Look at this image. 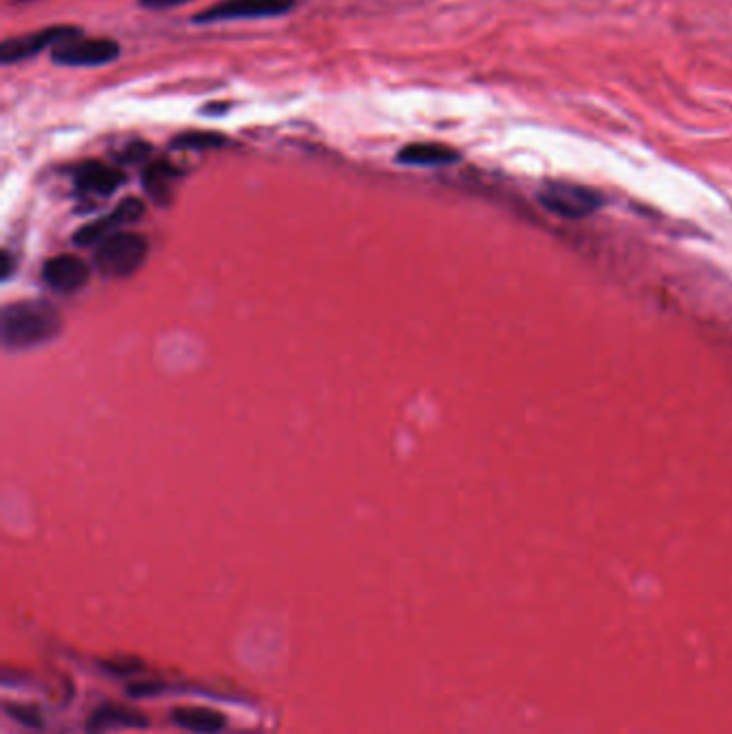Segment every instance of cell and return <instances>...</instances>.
I'll use <instances>...</instances> for the list:
<instances>
[{"mask_svg":"<svg viewBox=\"0 0 732 734\" xmlns=\"http://www.w3.org/2000/svg\"><path fill=\"white\" fill-rule=\"evenodd\" d=\"M63 327L61 314L46 301L9 303L0 314V337L9 350H26L50 342Z\"/></svg>","mask_w":732,"mask_h":734,"instance_id":"cell-1","label":"cell"},{"mask_svg":"<svg viewBox=\"0 0 732 734\" xmlns=\"http://www.w3.org/2000/svg\"><path fill=\"white\" fill-rule=\"evenodd\" d=\"M149 254V241L138 232H116L104 239L97 249L93 262L101 275L106 277H127L136 273Z\"/></svg>","mask_w":732,"mask_h":734,"instance_id":"cell-2","label":"cell"},{"mask_svg":"<svg viewBox=\"0 0 732 734\" xmlns=\"http://www.w3.org/2000/svg\"><path fill=\"white\" fill-rule=\"evenodd\" d=\"M539 202L554 215L578 219L595 213L604 204V198L589 187L552 181L541 187Z\"/></svg>","mask_w":732,"mask_h":734,"instance_id":"cell-3","label":"cell"},{"mask_svg":"<svg viewBox=\"0 0 732 734\" xmlns=\"http://www.w3.org/2000/svg\"><path fill=\"white\" fill-rule=\"evenodd\" d=\"M121 54L119 43L112 39L73 37L52 52V61L63 67H104Z\"/></svg>","mask_w":732,"mask_h":734,"instance_id":"cell-4","label":"cell"},{"mask_svg":"<svg viewBox=\"0 0 732 734\" xmlns=\"http://www.w3.org/2000/svg\"><path fill=\"white\" fill-rule=\"evenodd\" d=\"M295 0H224L202 11L196 22H232V20H256V18H277L284 16Z\"/></svg>","mask_w":732,"mask_h":734,"instance_id":"cell-5","label":"cell"},{"mask_svg":"<svg viewBox=\"0 0 732 734\" xmlns=\"http://www.w3.org/2000/svg\"><path fill=\"white\" fill-rule=\"evenodd\" d=\"M142 215H144V202L140 198H125L121 204H116V207L106 217L97 219V222L93 224L82 226L76 232V237H73V243L80 247H91L95 243L99 245L101 241L112 237V234H116L121 228L129 224H136L138 219H142Z\"/></svg>","mask_w":732,"mask_h":734,"instance_id":"cell-6","label":"cell"},{"mask_svg":"<svg viewBox=\"0 0 732 734\" xmlns=\"http://www.w3.org/2000/svg\"><path fill=\"white\" fill-rule=\"evenodd\" d=\"M78 35H80L78 28L54 26V28H46V31H37L31 35L18 37V39H9L3 43V48H0V61H3V65L26 61V58L39 54L41 50H46V48L54 50L56 46H61V43L78 37Z\"/></svg>","mask_w":732,"mask_h":734,"instance_id":"cell-7","label":"cell"},{"mask_svg":"<svg viewBox=\"0 0 732 734\" xmlns=\"http://www.w3.org/2000/svg\"><path fill=\"white\" fill-rule=\"evenodd\" d=\"M43 280L52 290L69 295V292H76L89 282V264L73 254L54 256L43 267Z\"/></svg>","mask_w":732,"mask_h":734,"instance_id":"cell-8","label":"cell"},{"mask_svg":"<svg viewBox=\"0 0 732 734\" xmlns=\"http://www.w3.org/2000/svg\"><path fill=\"white\" fill-rule=\"evenodd\" d=\"M76 183L86 194H97V196H108L114 194L125 183V174L112 166L99 164V161H89L84 164L78 174Z\"/></svg>","mask_w":732,"mask_h":734,"instance_id":"cell-9","label":"cell"},{"mask_svg":"<svg viewBox=\"0 0 732 734\" xmlns=\"http://www.w3.org/2000/svg\"><path fill=\"white\" fill-rule=\"evenodd\" d=\"M149 726V717L134 707H125V704H104L91 717L89 730L93 734L106 732L110 728H146Z\"/></svg>","mask_w":732,"mask_h":734,"instance_id":"cell-10","label":"cell"},{"mask_svg":"<svg viewBox=\"0 0 732 734\" xmlns=\"http://www.w3.org/2000/svg\"><path fill=\"white\" fill-rule=\"evenodd\" d=\"M458 159H460L458 151L436 142L408 144L398 153V161L406 166H447Z\"/></svg>","mask_w":732,"mask_h":734,"instance_id":"cell-11","label":"cell"},{"mask_svg":"<svg viewBox=\"0 0 732 734\" xmlns=\"http://www.w3.org/2000/svg\"><path fill=\"white\" fill-rule=\"evenodd\" d=\"M170 717L177 726L198 734H215L226 726V715L209 707H174Z\"/></svg>","mask_w":732,"mask_h":734,"instance_id":"cell-12","label":"cell"},{"mask_svg":"<svg viewBox=\"0 0 732 734\" xmlns=\"http://www.w3.org/2000/svg\"><path fill=\"white\" fill-rule=\"evenodd\" d=\"M174 176H177V170L166 164V161H155V164L146 166V170L142 172V185L146 189V194L159 204H168L170 185Z\"/></svg>","mask_w":732,"mask_h":734,"instance_id":"cell-13","label":"cell"},{"mask_svg":"<svg viewBox=\"0 0 732 734\" xmlns=\"http://www.w3.org/2000/svg\"><path fill=\"white\" fill-rule=\"evenodd\" d=\"M228 144V138L222 134H213V131H189V134H181L177 140L172 142L174 149L183 151H213L222 149Z\"/></svg>","mask_w":732,"mask_h":734,"instance_id":"cell-14","label":"cell"},{"mask_svg":"<svg viewBox=\"0 0 732 734\" xmlns=\"http://www.w3.org/2000/svg\"><path fill=\"white\" fill-rule=\"evenodd\" d=\"M7 713L16 719V722L20 724H26V726H39L41 724V717L35 709H26V707H7Z\"/></svg>","mask_w":732,"mask_h":734,"instance_id":"cell-15","label":"cell"},{"mask_svg":"<svg viewBox=\"0 0 732 734\" xmlns=\"http://www.w3.org/2000/svg\"><path fill=\"white\" fill-rule=\"evenodd\" d=\"M161 689V683H153V681H142V683H134L129 687V696L134 698H144V696H155Z\"/></svg>","mask_w":732,"mask_h":734,"instance_id":"cell-16","label":"cell"},{"mask_svg":"<svg viewBox=\"0 0 732 734\" xmlns=\"http://www.w3.org/2000/svg\"><path fill=\"white\" fill-rule=\"evenodd\" d=\"M146 155H149V146H144L142 142H136V144H131L129 146V149L123 153V157L129 161V164H136V161H140V159H144Z\"/></svg>","mask_w":732,"mask_h":734,"instance_id":"cell-17","label":"cell"},{"mask_svg":"<svg viewBox=\"0 0 732 734\" xmlns=\"http://www.w3.org/2000/svg\"><path fill=\"white\" fill-rule=\"evenodd\" d=\"M189 3V0H140L142 7L149 9H170V7H181Z\"/></svg>","mask_w":732,"mask_h":734,"instance_id":"cell-18","label":"cell"},{"mask_svg":"<svg viewBox=\"0 0 732 734\" xmlns=\"http://www.w3.org/2000/svg\"><path fill=\"white\" fill-rule=\"evenodd\" d=\"M3 264H5L3 277H9V271H11V258H9V254H5V260H3Z\"/></svg>","mask_w":732,"mask_h":734,"instance_id":"cell-19","label":"cell"}]
</instances>
